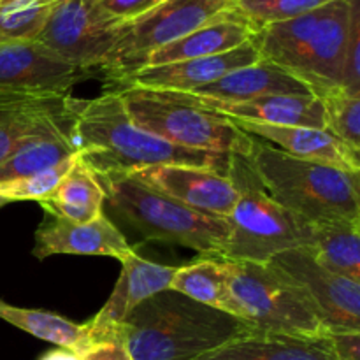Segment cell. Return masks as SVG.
Instances as JSON below:
<instances>
[{"mask_svg": "<svg viewBox=\"0 0 360 360\" xmlns=\"http://www.w3.org/2000/svg\"><path fill=\"white\" fill-rule=\"evenodd\" d=\"M65 111L77 155L95 174H129L153 165H190L224 176L231 172L232 155L176 146L139 129L115 90L94 98L67 95Z\"/></svg>", "mask_w": 360, "mask_h": 360, "instance_id": "obj_1", "label": "cell"}, {"mask_svg": "<svg viewBox=\"0 0 360 360\" xmlns=\"http://www.w3.org/2000/svg\"><path fill=\"white\" fill-rule=\"evenodd\" d=\"M248 330L243 320L167 288L141 302L118 336L132 360H197Z\"/></svg>", "mask_w": 360, "mask_h": 360, "instance_id": "obj_2", "label": "cell"}, {"mask_svg": "<svg viewBox=\"0 0 360 360\" xmlns=\"http://www.w3.org/2000/svg\"><path fill=\"white\" fill-rule=\"evenodd\" d=\"M245 157L264 190L311 227L360 224V174L290 157L257 137Z\"/></svg>", "mask_w": 360, "mask_h": 360, "instance_id": "obj_3", "label": "cell"}, {"mask_svg": "<svg viewBox=\"0 0 360 360\" xmlns=\"http://www.w3.org/2000/svg\"><path fill=\"white\" fill-rule=\"evenodd\" d=\"M350 11L352 0H333L260 28L253 37L260 58L294 74L315 95L341 88Z\"/></svg>", "mask_w": 360, "mask_h": 360, "instance_id": "obj_4", "label": "cell"}, {"mask_svg": "<svg viewBox=\"0 0 360 360\" xmlns=\"http://www.w3.org/2000/svg\"><path fill=\"white\" fill-rule=\"evenodd\" d=\"M115 214L150 241L186 246L202 257H221L227 218L200 214L127 174H95Z\"/></svg>", "mask_w": 360, "mask_h": 360, "instance_id": "obj_5", "label": "cell"}, {"mask_svg": "<svg viewBox=\"0 0 360 360\" xmlns=\"http://www.w3.org/2000/svg\"><path fill=\"white\" fill-rule=\"evenodd\" d=\"M229 178L238 188V200L227 217L229 238L220 259L262 264L288 250L311 245V225L264 190L246 157L232 155Z\"/></svg>", "mask_w": 360, "mask_h": 360, "instance_id": "obj_6", "label": "cell"}, {"mask_svg": "<svg viewBox=\"0 0 360 360\" xmlns=\"http://www.w3.org/2000/svg\"><path fill=\"white\" fill-rule=\"evenodd\" d=\"M112 90L139 129L167 143L188 150L243 157L248 153L252 136L231 118L200 104L193 95L137 86H112Z\"/></svg>", "mask_w": 360, "mask_h": 360, "instance_id": "obj_7", "label": "cell"}, {"mask_svg": "<svg viewBox=\"0 0 360 360\" xmlns=\"http://www.w3.org/2000/svg\"><path fill=\"white\" fill-rule=\"evenodd\" d=\"M231 288L250 330L292 338H326L320 309L301 283L274 262L227 260Z\"/></svg>", "mask_w": 360, "mask_h": 360, "instance_id": "obj_8", "label": "cell"}, {"mask_svg": "<svg viewBox=\"0 0 360 360\" xmlns=\"http://www.w3.org/2000/svg\"><path fill=\"white\" fill-rule=\"evenodd\" d=\"M232 9L231 0H162L148 13L120 23L112 51L101 72L108 83H115L139 69L151 53Z\"/></svg>", "mask_w": 360, "mask_h": 360, "instance_id": "obj_9", "label": "cell"}, {"mask_svg": "<svg viewBox=\"0 0 360 360\" xmlns=\"http://www.w3.org/2000/svg\"><path fill=\"white\" fill-rule=\"evenodd\" d=\"M118 27L95 0H58L34 41L63 62L97 74L112 51Z\"/></svg>", "mask_w": 360, "mask_h": 360, "instance_id": "obj_10", "label": "cell"}, {"mask_svg": "<svg viewBox=\"0 0 360 360\" xmlns=\"http://www.w3.org/2000/svg\"><path fill=\"white\" fill-rule=\"evenodd\" d=\"M91 70L63 62L35 41L0 44V94L27 97H67Z\"/></svg>", "mask_w": 360, "mask_h": 360, "instance_id": "obj_11", "label": "cell"}, {"mask_svg": "<svg viewBox=\"0 0 360 360\" xmlns=\"http://www.w3.org/2000/svg\"><path fill=\"white\" fill-rule=\"evenodd\" d=\"M269 262L306 288L322 313L327 334L360 333V283L326 269L309 248L288 250Z\"/></svg>", "mask_w": 360, "mask_h": 360, "instance_id": "obj_12", "label": "cell"}, {"mask_svg": "<svg viewBox=\"0 0 360 360\" xmlns=\"http://www.w3.org/2000/svg\"><path fill=\"white\" fill-rule=\"evenodd\" d=\"M127 176L207 217L227 218L238 200V188L229 176L190 165H153Z\"/></svg>", "mask_w": 360, "mask_h": 360, "instance_id": "obj_13", "label": "cell"}, {"mask_svg": "<svg viewBox=\"0 0 360 360\" xmlns=\"http://www.w3.org/2000/svg\"><path fill=\"white\" fill-rule=\"evenodd\" d=\"M120 262H122V273L111 297L86 323L90 345L95 341L120 340L118 329L127 316L151 295L167 290L178 269L143 259L137 255L136 250H130L120 259Z\"/></svg>", "mask_w": 360, "mask_h": 360, "instance_id": "obj_14", "label": "cell"}, {"mask_svg": "<svg viewBox=\"0 0 360 360\" xmlns=\"http://www.w3.org/2000/svg\"><path fill=\"white\" fill-rule=\"evenodd\" d=\"M257 60H260V55L255 41L252 39L236 49L220 53V55L143 67L136 72L120 77L111 84L112 86H137L148 88V90L192 94L199 88L214 83L232 70L255 63Z\"/></svg>", "mask_w": 360, "mask_h": 360, "instance_id": "obj_15", "label": "cell"}, {"mask_svg": "<svg viewBox=\"0 0 360 360\" xmlns=\"http://www.w3.org/2000/svg\"><path fill=\"white\" fill-rule=\"evenodd\" d=\"M130 250L122 232L104 213L86 224H74L44 211V218L35 231L34 255L39 260L51 255L112 257L120 260Z\"/></svg>", "mask_w": 360, "mask_h": 360, "instance_id": "obj_16", "label": "cell"}, {"mask_svg": "<svg viewBox=\"0 0 360 360\" xmlns=\"http://www.w3.org/2000/svg\"><path fill=\"white\" fill-rule=\"evenodd\" d=\"M232 122L248 136L276 144L278 150L285 151L290 157L360 174V153H355L352 148L341 143L327 130L311 129V127H276L245 122V120H232Z\"/></svg>", "mask_w": 360, "mask_h": 360, "instance_id": "obj_17", "label": "cell"}, {"mask_svg": "<svg viewBox=\"0 0 360 360\" xmlns=\"http://www.w3.org/2000/svg\"><path fill=\"white\" fill-rule=\"evenodd\" d=\"M195 97V95H193ZM202 105L232 120L266 123L276 127H311L326 130L322 101L311 95H269L252 101L227 102L195 97Z\"/></svg>", "mask_w": 360, "mask_h": 360, "instance_id": "obj_18", "label": "cell"}, {"mask_svg": "<svg viewBox=\"0 0 360 360\" xmlns=\"http://www.w3.org/2000/svg\"><path fill=\"white\" fill-rule=\"evenodd\" d=\"M255 34L257 30L250 25V21L245 20L238 11L232 9L229 13L220 14L197 30L190 32L185 37L151 53L139 69L220 55V53L231 51V49H236L238 46L252 41Z\"/></svg>", "mask_w": 360, "mask_h": 360, "instance_id": "obj_19", "label": "cell"}, {"mask_svg": "<svg viewBox=\"0 0 360 360\" xmlns=\"http://www.w3.org/2000/svg\"><path fill=\"white\" fill-rule=\"evenodd\" d=\"M311 94V88L302 83L301 79H297L294 74L260 58L255 63H250V65L225 74L218 81L192 91L190 95L217 98V101L241 102L259 97H269V95Z\"/></svg>", "mask_w": 360, "mask_h": 360, "instance_id": "obj_20", "label": "cell"}, {"mask_svg": "<svg viewBox=\"0 0 360 360\" xmlns=\"http://www.w3.org/2000/svg\"><path fill=\"white\" fill-rule=\"evenodd\" d=\"M197 360H338L329 338H292L248 330Z\"/></svg>", "mask_w": 360, "mask_h": 360, "instance_id": "obj_21", "label": "cell"}, {"mask_svg": "<svg viewBox=\"0 0 360 360\" xmlns=\"http://www.w3.org/2000/svg\"><path fill=\"white\" fill-rule=\"evenodd\" d=\"M77 151L70 139L69 116L63 111L62 115L48 120L0 164V186L53 167Z\"/></svg>", "mask_w": 360, "mask_h": 360, "instance_id": "obj_22", "label": "cell"}, {"mask_svg": "<svg viewBox=\"0 0 360 360\" xmlns=\"http://www.w3.org/2000/svg\"><path fill=\"white\" fill-rule=\"evenodd\" d=\"M169 288L192 301L229 313L241 320L243 313L231 288L227 260L220 257H202L188 266L176 269Z\"/></svg>", "mask_w": 360, "mask_h": 360, "instance_id": "obj_23", "label": "cell"}, {"mask_svg": "<svg viewBox=\"0 0 360 360\" xmlns=\"http://www.w3.org/2000/svg\"><path fill=\"white\" fill-rule=\"evenodd\" d=\"M65 97L0 94V164L48 120L65 111Z\"/></svg>", "mask_w": 360, "mask_h": 360, "instance_id": "obj_24", "label": "cell"}, {"mask_svg": "<svg viewBox=\"0 0 360 360\" xmlns=\"http://www.w3.org/2000/svg\"><path fill=\"white\" fill-rule=\"evenodd\" d=\"M39 204L42 210L56 217L74 224H86L104 213V190L95 172L77 157L76 164L60 181L51 197Z\"/></svg>", "mask_w": 360, "mask_h": 360, "instance_id": "obj_25", "label": "cell"}, {"mask_svg": "<svg viewBox=\"0 0 360 360\" xmlns=\"http://www.w3.org/2000/svg\"><path fill=\"white\" fill-rule=\"evenodd\" d=\"M0 319L11 326L32 334L37 340L48 341L60 348H69L74 352H83L90 345L88 327L77 326L63 316L41 309H27L7 304L0 299Z\"/></svg>", "mask_w": 360, "mask_h": 360, "instance_id": "obj_26", "label": "cell"}, {"mask_svg": "<svg viewBox=\"0 0 360 360\" xmlns=\"http://www.w3.org/2000/svg\"><path fill=\"white\" fill-rule=\"evenodd\" d=\"M308 248L326 269L360 283V224L313 227Z\"/></svg>", "mask_w": 360, "mask_h": 360, "instance_id": "obj_27", "label": "cell"}, {"mask_svg": "<svg viewBox=\"0 0 360 360\" xmlns=\"http://www.w3.org/2000/svg\"><path fill=\"white\" fill-rule=\"evenodd\" d=\"M58 0H11L0 6V44L34 41Z\"/></svg>", "mask_w": 360, "mask_h": 360, "instance_id": "obj_28", "label": "cell"}, {"mask_svg": "<svg viewBox=\"0 0 360 360\" xmlns=\"http://www.w3.org/2000/svg\"><path fill=\"white\" fill-rule=\"evenodd\" d=\"M316 97L322 101L327 132L360 153V95L330 88Z\"/></svg>", "mask_w": 360, "mask_h": 360, "instance_id": "obj_29", "label": "cell"}, {"mask_svg": "<svg viewBox=\"0 0 360 360\" xmlns=\"http://www.w3.org/2000/svg\"><path fill=\"white\" fill-rule=\"evenodd\" d=\"M232 7L250 21L255 30L267 25L301 16L333 0H231Z\"/></svg>", "mask_w": 360, "mask_h": 360, "instance_id": "obj_30", "label": "cell"}, {"mask_svg": "<svg viewBox=\"0 0 360 360\" xmlns=\"http://www.w3.org/2000/svg\"><path fill=\"white\" fill-rule=\"evenodd\" d=\"M77 157L79 155L74 153L69 158L60 162V164L53 165V167L35 172L28 178L6 183V185L0 186V197L7 199L9 202H18V200H37V202H42L48 197H51V193L55 192L60 181L65 178L70 167L76 164Z\"/></svg>", "mask_w": 360, "mask_h": 360, "instance_id": "obj_31", "label": "cell"}, {"mask_svg": "<svg viewBox=\"0 0 360 360\" xmlns=\"http://www.w3.org/2000/svg\"><path fill=\"white\" fill-rule=\"evenodd\" d=\"M341 88L352 95H360V0H352L350 27L341 70Z\"/></svg>", "mask_w": 360, "mask_h": 360, "instance_id": "obj_32", "label": "cell"}, {"mask_svg": "<svg viewBox=\"0 0 360 360\" xmlns=\"http://www.w3.org/2000/svg\"><path fill=\"white\" fill-rule=\"evenodd\" d=\"M95 2L116 21L125 23V21L134 20V18L153 9L162 0H95Z\"/></svg>", "mask_w": 360, "mask_h": 360, "instance_id": "obj_33", "label": "cell"}, {"mask_svg": "<svg viewBox=\"0 0 360 360\" xmlns=\"http://www.w3.org/2000/svg\"><path fill=\"white\" fill-rule=\"evenodd\" d=\"M81 360H132L122 340H104L88 345L79 352Z\"/></svg>", "mask_w": 360, "mask_h": 360, "instance_id": "obj_34", "label": "cell"}, {"mask_svg": "<svg viewBox=\"0 0 360 360\" xmlns=\"http://www.w3.org/2000/svg\"><path fill=\"white\" fill-rule=\"evenodd\" d=\"M327 338L338 360H360V333H330Z\"/></svg>", "mask_w": 360, "mask_h": 360, "instance_id": "obj_35", "label": "cell"}, {"mask_svg": "<svg viewBox=\"0 0 360 360\" xmlns=\"http://www.w3.org/2000/svg\"><path fill=\"white\" fill-rule=\"evenodd\" d=\"M39 360H81L79 354L69 348H56V350L46 352Z\"/></svg>", "mask_w": 360, "mask_h": 360, "instance_id": "obj_36", "label": "cell"}, {"mask_svg": "<svg viewBox=\"0 0 360 360\" xmlns=\"http://www.w3.org/2000/svg\"><path fill=\"white\" fill-rule=\"evenodd\" d=\"M7 204H11V202H9V200H7V199H4V197H0V207L7 206Z\"/></svg>", "mask_w": 360, "mask_h": 360, "instance_id": "obj_37", "label": "cell"}, {"mask_svg": "<svg viewBox=\"0 0 360 360\" xmlns=\"http://www.w3.org/2000/svg\"><path fill=\"white\" fill-rule=\"evenodd\" d=\"M0 4H2V0H0Z\"/></svg>", "mask_w": 360, "mask_h": 360, "instance_id": "obj_38", "label": "cell"}]
</instances>
